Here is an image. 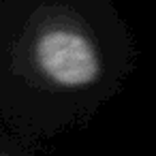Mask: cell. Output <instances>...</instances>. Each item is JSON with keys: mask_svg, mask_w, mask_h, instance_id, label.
Wrapping results in <instances>:
<instances>
[{"mask_svg": "<svg viewBox=\"0 0 156 156\" xmlns=\"http://www.w3.org/2000/svg\"><path fill=\"white\" fill-rule=\"evenodd\" d=\"M37 62L49 79L62 86L92 83L101 71L92 43L71 30H51L43 34L37 43Z\"/></svg>", "mask_w": 156, "mask_h": 156, "instance_id": "obj_1", "label": "cell"}]
</instances>
